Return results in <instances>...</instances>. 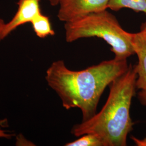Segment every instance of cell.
Instances as JSON below:
<instances>
[{
	"mask_svg": "<svg viewBox=\"0 0 146 146\" xmlns=\"http://www.w3.org/2000/svg\"><path fill=\"white\" fill-rule=\"evenodd\" d=\"M140 30H142V31H145L146 32V22L145 23H143L141 25V28H140Z\"/></svg>",
	"mask_w": 146,
	"mask_h": 146,
	"instance_id": "5bb4252c",
	"label": "cell"
},
{
	"mask_svg": "<svg viewBox=\"0 0 146 146\" xmlns=\"http://www.w3.org/2000/svg\"><path fill=\"white\" fill-rule=\"evenodd\" d=\"M5 24V22L4 21V20L0 18V41L1 40H2V32L3 31Z\"/></svg>",
	"mask_w": 146,
	"mask_h": 146,
	"instance_id": "7c38bea8",
	"label": "cell"
},
{
	"mask_svg": "<svg viewBox=\"0 0 146 146\" xmlns=\"http://www.w3.org/2000/svg\"><path fill=\"white\" fill-rule=\"evenodd\" d=\"M132 43L138 58V63L135 65L137 74L136 88L146 90V32L140 30L137 33H132Z\"/></svg>",
	"mask_w": 146,
	"mask_h": 146,
	"instance_id": "8992f818",
	"label": "cell"
},
{
	"mask_svg": "<svg viewBox=\"0 0 146 146\" xmlns=\"http://www.w3.org/2000/svg\"><path fill=\"white\" fill-rule=\"evenodd\" d=\"M137 74L135 66L129 64L125 73L110 84L106 104L98 113L74 125L76 137L93 134L98 136L104 146H127V138L133 129L130 116L131 100L135 94Z\"/></svg>",
	"mask_w": 146,
	"mask_h": 146,
	"instance_id": "7a4b0ae2",
	"label": "cell"
},
{
	"mask_svg": "<svg viewBox=\"0 0 146 146\" xmlns=\"http://www.w3.org/2000/svg\"><path fill=\"white\" fill-rule=\"evenodd\" d=\"M64 29L66 41L69 43L82 38H102L110 46L117 60H127L135 54L132 33L124 30L115 16L107 10L66 22Z\"/></svg>",
	"mask_w": 146,
	"mask_h": 146,
	"instance_id": "3957f363",
	"label": "cell"
},
{
	"mask_svg": "<svg viewBox=\"0 0 146 146\" xmlns=\"http://www.w3.org/2000/svg\"><path fill=\"white\" fill-rule=\"evenodd\" d=\"M48 1L50 5L52 6H56L59 5L60 3L63 0H47Z\"/></svg>",
	"mask_w": 146,
	"mask_h": 146,
	"instance_id": "4fadbf2b",
	"label": "cell"
},
{
	"mask_svg": "<svg viewBox=\"0 0 146 146\" xmlns=\"http://www.w3.org/2000/svg\"><path fill=\"white\" fill-rule=\"evenodd\" d=\"M110 0H63L60 3L58 19L64 23L92 13L107 10Z\"/></svg>",
	"mask_w": 146,
	"mask_h": 146,
	"instance_id": "277c9868",
	"label": "cell"
},
{
	"mask_svg": "<svg viewBox=\"0 0 146 146\" xmlns=\"http://www.w3.org/2000/svg\"><path fill=\"white\" fill-rule=\"evenodd\" d=\"M32 28L36 36L43 38L48 36L55 35V31L49 20V17L41 13L36 16L31 22Z\"/></svg>",
	"mask_w": 146,
	"mask_h": 146,
	"instance_id": "52a82bcc",
	"label": "cell"
},
{
	"mask_svg": "<svg viewBox=\"0 0 146 146\" xmlns=\"http://www.w3.org/2000/svg\"><path fill=\"white\" fill-rule=\"evenodd\" d=\"M128 67L127 60L114 58L75 71L68 69L64 61L58 60L53 62L47 69L46 80L61 100L63 107L67 110L79 108L84 121L96 113L106 87L125 73Z\"/></svg>",
	"mask_w": 146,
	"mask_h": 146,
	"instance_id": "6da1fadb",
	"label": "cell"
},
{
	"mask_svg": "<svg viewBox=\"0 0 146 146\" xmlns=\"http://www.w3.org/2000/svg\"><path fill=\"white\" fill-rule=\"evenodd\" d=\"M66 146H104L101 139L98 136L93 134H84L75 141L69 142Z\"/></svg>",
	"mask_w": 146,
	"mask_h": 146,
	"instance_id": "9c48e42d",
	"label": "cell"
},
{
	"mask_svg": "<svg viewBox=\"0 0 146 146\" xmlns=\"http://www.w3.org/2000/svg\"><path fill=\"white\" fill-rule=\"evenodd\" d=\"M139 99L142 104L146 106V90H141L139 93ZM131 139L137 146H146V136L143 139H138L133 136Z\"/></svg>",
	"mask_w": 146,
	"mask_h": 146,
	"instance_id": "30bf717a",
	"label": "cell"
},
{
	"mask_svg": "<svg viewBox=\"0 0 146 146\" xmlns=\"http://www.w3.org/2000/svg\"><path fill=\"white\" fill-rule=\"evenodd\" d=\"M108 8L114 11L128 8L146 15V0H110Z\"/></svg>",
	"mask_w": 146,
	"mask_h": 146,
	"instance_id": "ba28073f",
	"label": "cell"
},
{
	"mask_svg": "<svg viewBox=\"0 0 146 146\" xmlns=\"http://www.w3.org/2000/svg\"><path fill=\"white\" fill-rule=\"evenodd\" d=\"M8 126V121L7 119L0 120V138H5L7 139H11L14 134L7 130L5 128Z\"/></svg>",
	"mask_w": 146,
	"mask_h": 146,
	"instance_id": "8fae6325",
	"label": "cell"
},
{
	"mask_svg": "<svg viewBox=\"0 0 146 146\" xmlns=\"http://www.w3.org/2000/svg\"><path fill=\"white\" fill-rule=\"evenodd\" d=\"M41 0H19L17 11L11 21L5 23L2 34V40L5 39L17 28L31 21L41 12Z\"/></svg>",
	"mask_w": 146,
	"mask_h": 146,
	"instance_id": "5b68a950",
	"label": "cell"
}]
</instances>
